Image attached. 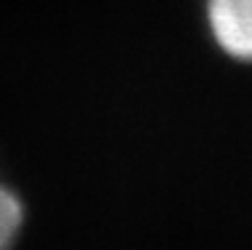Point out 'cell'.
<instances>
[{
    "mask_svg": "<svg viewBox=\"0 0 252 250\" xmlns=\"http://www.w3.org/2000/svg\"><path fill=\"white\" fill-rule=\"evenodd\" d=\"M207 19L228 57L252 62V0H207Z\"/></svg>",
    "mask_w": 252,
    "mask_h": 250,
    "instance_id": "6da1fadb",
    "label": "cell"
},
{
    "mask_svg": "<svg viewBox=\"0 0 252 250\" xmlns=\"http://www.w3.org/2000/svg\"><path fill=\"white\" fill-rule=\"evenodd\" d=\"M22 202L0 183V250H11L22 229Z\"/></svg>",
    "mask_w": 252,
    "mask_h": 250,
    "instance_id": "7a4b0ae2",
    "label": "cell"
}]
</instances>
